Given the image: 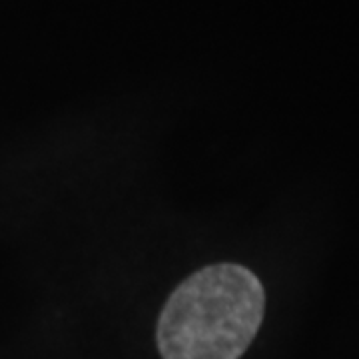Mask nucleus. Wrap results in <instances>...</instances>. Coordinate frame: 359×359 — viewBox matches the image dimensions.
<instances>
[{
    "label": "nucleus",
    "instance_id": "1",
    "mask_svg": "<svg viewBox=\"0 0 359 359\" xmlns=\"http://www.w3.org/2000/svg\"><path fill=\"white\" fill-rule=\"evenodd\" d=\"M266 292L240 264H214L186 278L160 313L164 359H240L264 320Z\"/></svg>",
    "mask_w": 359,
    "mask_h": 359
}]
</instances>
